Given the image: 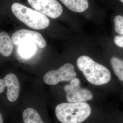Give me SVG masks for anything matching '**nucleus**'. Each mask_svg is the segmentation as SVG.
Returning a JSON list of instances; mask_svg holds the SVG:
<instances>
[{
	"label": "nucleus",
	"instance_id": "obj_17",
	"mask_svg": "<svg viewBox=\"0 0 123 123\" xmlns=\"http://www.w3.org/2000/svg\"></svg>",
	"mask_w": 123,
	"mask_h": 123
},
{
	"label": "nucleus",
	"instance_id": "obj_11",
	"mask_svg": "<svg viewBox=\"0 0 123 123\" xmlns=\"http://www.w3.org/2000/svg\"><path fill=\"white\" fill-rule=\"evenodd\" d=\"M19 45V53L23 57H30L35 53L36 45L32 42L25 41Z\"/></svg>",
	"mask_w": 123,
	"mask_h": 123
},
{
	"label": "nucleus",
	"instance_id": "obj_9",
	"mask_svg": "<svg viewBox=\"0 0 123 123\" xmlns=\"http://www.w3.org/2000/svg\"><path fill=\"white\" fill-rule=\"evenodd\" d=\"M13 43L19 45L23 42L30 41L35 43L41 49L46 46V42L42 35L38 32L27 29H20L16 31L12 36Z\"/></svg>",
	"mask_w": 123,
	"mask_h": 123
},
{
	"label": "nucleus",
	"instance_id": "obj_8",
	"mask_svg": "<svg viewBox=\"0 0 123 123\" xmlns=\"http://www.w3.org/2000/svg\"><path fill=\"white\" fill-rule=\"evenodd\" d=\"M32 100L23 103L21 110L22 123H49L41 107Z\"/></svg>",
	"mask_w": 123,
	"mask_h": 123
},
{
	"label": "nucleus",
	"instance_id": "obj_14",
	"mask_svg": "<svg viewBox=\"0 0 123 123\" xmlns=\"http://www.w3.org/2000/svg\"><path fill=\"white\" fill-rule=\"evenodd\" d=\"M114 41L117 46L123 48V35L116 36L114 37Z\"/></svg>",
	"mask_w": 123,
	"mask_h": 123
},
{
	"label": "nucleus",
	"instance_id": "obj_5",
	"mask_svg": "<svg viewBox=\"0 0 123 123\" xmlns=\"http://www.w3.org/2000/svg\"><path fill=\"white\" fill-rule=\"evenodd\" d=\"M64 92V102L70 103L88 102L93 99L94 96L92 92L85 88L81 87L80 79L75 78L65 85L63 88Z\"/></svg>",
	"mask_w": 123,
	"mask_h": 123
},
{
	"label": "nucleus",
	"instance_id": "obj_16",
	"mask_svg": "<svg viewBox=\"0 0 123 123\" xmlns=\"http://www.w3.org/2000/svg\"><path fill=\"white\" fill-rule=\"evenodd\" d=\"M119 0L123 3V0Z\"/></svg>",
	"mask_w": 123,
	"mask_h": 123
},
{
	"label": "nucleus",
	"instance_id": "obj_15",
	"mask_svg": "<svg viewBox=\"0 0 123 123\" xmlns=\"http://www.w3.org/2000/svg\"><path fill=\"white\" fill-rule=\"evenodd\" d=\"M0 123H5L3 114L1 111H0Z\"/></svg>",
	"mask_w": 123,
	"mask_h": 123
},
{
	"label": "nucleus",
	"instance_id": "obj_2",
	"mask_svg": "<svg viewBox=\"0 0 123 123\" xmlns=\"http://www.w3.org/2000/svg\"><path fill=\"white\" fill-rule=\"evenodd\" d=\"M77 66L86 79L92 85H105L109 83L111 79L110 72L106 67L87 56L83 55L79 57Z\"/></svg>",
	"mask_w": 123,
	"mask_h": 123
},
{
	"label": "nucleus",
	"instance_id": "obj_1",
	"mask_svg": "<svg viewBox=\"0 0 123 123\" xmlns=\"http://www.w3.org/2000/svg\"><path fill=\"white\" fill-rule=\"evenodd\" d=\"M54 114L57 123H84L91 117L92 109L88 102L61 101L55 106Z\"/></svg>",
	"mask_w": 123,
	"mask_h": 123
},
{
	"label": "nucleus",
	"instance_id": "obj_4",
	"mask_svg": "<svg viewBox=\"0 0 123 123\" xmlns=\"http://www.w3.org/2000/svg\"><path fill=\"white\" fill-rule=\"evenodd\" d=\"M20 84L17 76L13 73L0 79V94L5 93V99L9 105L16 104L20 99Z\"/></svg>",
	"mask_w": 123,
	"mask_h": 123
},
{
	"label": "nucleus",
	"instance_id": "obj_13",
	"mask_svg": "<svg viewBox=\"0 0 123 123\" xmlns=\"http://www.w3.org/2000/svg\"><path fill=\"white\" fill-rule=\"evenodd\" d=\"M114 29L115 31L120 35H123V17L117 15L114 20Z\"/></svg>",
	"mask_w": 123,
	"mask_h": 123
},
{
	"label": "nucleus",
	"instance_id": "obj_6",
	"mask_svg": "<svg viewBox=\"0 0 123 123\" xmlns=\"http://www.w3.org/2000/svg\"><path fill=\"white\" fill-rule=\"evenodd\" d=\"M74 66L72 64L66 63L57 69L47 72L43 77L45 84L54 86L61 82H70L77 77Z\"/></svg>",
	"mask_w": 123,
	"mask_h": 123
},
{
	"label": "nucleus",
	"instance_id": "obj_10",
	"mask_svg": "<svg viewBox=\"0 0 123 123\" xmlns=\"http://www.w3.org/2000/svg\"><path fill=\"white\" fill-rule=\"evenodd\" d=\"M13 43L8 34L5 31L0 33V53L3 56L7 57L12 53Z\"/></svg>",
	"mask_w": 123,
	"mask_h": 123
},
{
	"label": "nucleus",
	"instance_id": "obj_3",
	"mask_svg": "<svg viewBox=\"0 0 123 123\" xmlns=\"http://www.w3.org/2000/svg\"><path fill=\"white\" fill-rule=\"evenodd\" d=\"M10 9L18 20L31 28L42 30L49 25L50 21L46 16L22 3L13 2Z\"/></svg>",
	"mask_w": 123,
	"mask_h": 123
},
{
	"label": "nucleus",
	"instance_id": "obj_12",
	"mask_svg": "<svg viewBox=\"0 0 123 123\" xmlns=\"http://www.w3.org/2000/svg\"><path fill=\"white\" fill-rule=\"evenodd\" d=\"M110 63L114 74L118 79L123 81V60L116 57L110 58Z\"/></svg>",
	"mask_w": 123,
	"mask_h": 123
},
{
	"label": "nucleus",
	"instance_id": "obj_7",
	"mask_svg": "<svg viewBox=\"0 0 123 123\" xmlns=\"http://www.w3.org/2000/svg\"><path fill=\"white\" fill-rule=\"evenodd\" d=\"M31 8L47 17L56 19L62 15L63 8L58 0H26Z\"/></svg>",
	"mask_w": 123,
	"mask_h": 123
}]
</instances>
